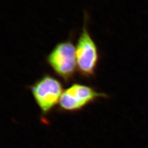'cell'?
I'll list each match as a JSON object with an SVG mask.
<instances>
[{
  "instance_id": "obj_1",
  "label": "cell",
  "mask_w": 148,
  "mask_h": 148,
  "mask_svg": "<svg viewBox=\"0 0 148 148\" xmlns=\"http://www.w3.org/2000/svg\"><path fill=\"white\" fill-rule=\"evenodd\" d=\"M30 90L43 115L48 114L59 103L63 92L61 82L50 75H45L30 87Z\"/></svg>"
},
{
  "instance_id": "obj_4",
  "label": "cell",
  "mask_w": 148,
  "mask_h": 148,
  "mask_svg": "<svg viewBox=\"0 0 148 148\" xmlns=\"http://www.w3.org/2000/svg\"><path fill=\"white\" fill-rule=\"evenodd\" d=\"M101 97H106V95L96 92L89 86L74 84L64 90L59 104L62 110L77 111L96 99Z\"/></svg>"
},
{
  "instance_id": "obj_2",
  "label": "cell",
  "mask_w": 148,
  "mask_h": 148,
  "mask_svg": "<svg viewBox=\"0 0 148 148\" xmlns=\"http://www.w3.org/2000/svg\"><path fill=\"white\" fill-rule=\"evenodd\" d=\"M47 62L56 74L65 82H69L77 68L74 44L70 41L59 43L48 54Z\"/></svg>"
},
{
  "instance_id": "obj_3",
  "label": "cell",
  "mask_w": 148,
  "mask_h": 148,
  "mask_svg": "<svg viewBox=\"0 0 148 148\" xmlns=\"http://www.w3.org/2000/svg\"><path fill=\"white\" fill-rule=\"evenodd\" d=\"M76 58L80 74L88 77L94 75L99 59L98 49L85 27L76 45Z\"/></svg>"
}]
</instances>
